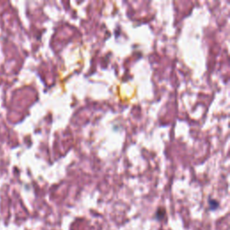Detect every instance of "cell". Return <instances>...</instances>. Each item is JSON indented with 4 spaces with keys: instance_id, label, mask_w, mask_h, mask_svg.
<instances>
[{
    "instance_id": "obj_1",
    "label": "cell",
    "mask_w": 230,
    "mask_h": 230,
    "mask_svg": "<svg viewBox=\"0 0 230 230\" xmlns=\"http://www.w3.org/2000/svg\"><path fill=\"white\" fill-rule=\"evenodd\" d=\"M209 205H210V209L211 210H216V209H217L218 208V202L216 200V199H210V200H209Z\"/></svg>"
},
{
    "instance_id": "obj_2",
    "label": "cell",
    "mask_w": 230,
    "mask_h": 230,
    "mask_svg": "<svg viewBox=\"0 0 230 230\" xmlns=\"http://www.w3.org/2000/svg\"><path fill=\"white\" fill-rule=\"evenodd\" d=\"M164 214H165V210H164L163 208H159L156 211V218L157 219H162L164 217Z\"/></svg>"
}]
</instances>
